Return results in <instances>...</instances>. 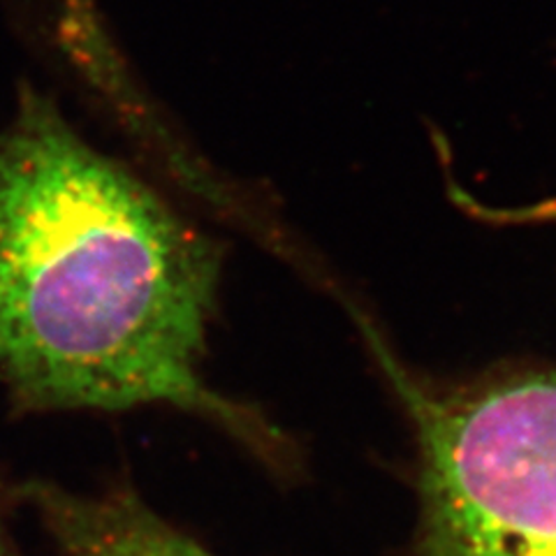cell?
<instances>
[{
    "instance_id": "1",
    "label": "cell",
    "mask_w": 556,
    "mask_h": 556,
    "mask_svg": "<svg viewBox=\"0 0 556 556\" xmlns=\"http://www.w3.org/2000/svg\"><path fill=\"white\" fill-rule=\"evenodd\" d=\"M223 247L24 84L0 128V386L16 415L167 406L274 471L294 445L202 376Z\"/></svg>"
},
{
    "instance_id": "2",
    "label": "cell",
    "mask_w": 556,
    "mask_h": 556,
    "mask_svg": "<svg viewBox=\"0 0 556 556\" xmlns=\"http://www.w3.org/2000/svg\"><path fill=\"white\" fill-rule=\"evenodd\" d=\"M357 323L417 441V556H556V371L437 386Z\"/></svg>"
},
{
    "instance_id": "3",
    "label": "cell",
    "mask_w": 556,
    "mask_h": 556,
    "mask_svg": "<svg viewBox=\"0 0 556 556\" xmlns=\"http://www.w3.org/2000/svg\"><path fill=\"white\" fill-rule=\"evenodd\" d=\"M42 535V556H218L172 525L130 482L100 492L67 490L49 480L12 484Z\"/></svg>"
},
{
    "instance_id": "4",
    "label": "cell",
    "mask_w": 556,
    "mask_h": 556,
    "mask_svg": "<svg viewBox=\"0 0 556 556\" xmlns=\"http://www.w3.org/2000/svg\"><path fill=\"white\" fill-rule=\"evenodd\" d=\"M14 506L10 484L0 480V556H22L16 547L14 533L10 527V508Z\"/></svg>"
}]
</instances>
